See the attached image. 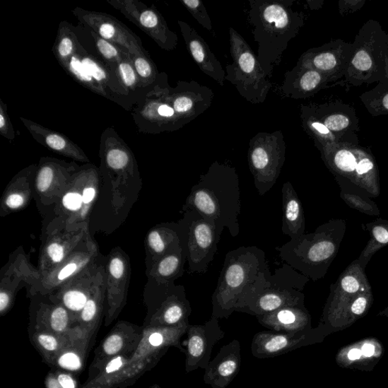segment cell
<instances>
[{
	"mask_svg": "<svg viewBox=\"0 0 388 388\" xmlns=\"http://www.w3.org/2000/svg\"><path fill=\"white\" fill-rule=\"evenodd\" d=\"M347 230L343 219H331L319 226L313 233L304 234L276 247L285 264L312 280L317 281L328 274L336 258Z\"/></svg>",
	"mask_w": 388,
	"mask_h": 388,
	"instance_id": "3",
	"label": "cell"
},
{
	"mask_svg": "<svg viewBox=\"0 0 388 388\" xmlns=\"http://www.w3.org/2000/svg\"><path fill=\"white\" fill-rule=\"evenodd\" d=\"M257 319L270 331L295 332L310 329V316L304 305L283 307Z\"/></svg>",
	"mask_w": 388,
	"mask_h": 388,
	"instance_id": "29",
	"label": "cell"
},
{
	"mask_svg": "<svg viewBox=\"0 0 388 388\" xmlns=\"http://www.w3.org/2000/svg\"><path fill=\"white\" fill-rule=\"evenodd\" d=\"M314 68L327 71L333 69L337 65V60L331 52H322L312 59Z\"/></svg>",
	"mask_w": 388,
	"mask_h": 388,
	"instance_id": "45",
	"label": "cell"
},
{
	"mask_svg": "<svg viewBox=\"0 0 388 388\" xmlns=\"http://www.w3.org/2000/svg\"><path fill=\"white\" fill-rule=\"evenodd\" d=\"M363 355L362 351L359 349H352L348 353V358L351 360H359Z\"/></svg>",
	"mask_w": 388,
	"mask_h": 388,
	"instance_id": "55",
	"label": "cell"
},
{
	"mask_svg": "<svg viewBox=\"0 0 388 388\" xmlns=\"http://www.w3.org/2000/svg\"><path fill=\"white\" fill-rule=\"evenodd\" d=\"M291 1H255L251 3L249 19L259 45L257 57L261 68L270 76L276 64L295 37L300 18L291 11Z\"/></svg>",
	"mask_w": 388,
	"mask_h": 388,
	"instance_id": "4",
	"label": "cell"
},
{
	"mask_svg": "<svg viewBox=\"0 0 388 388\" xmlns=\"http://www.w3.org/2000/svg\"><path fill=\"white\" fill-rule=\"evenodd\" d=\"M383 105L385 109L388 110V94H387L383 100Z\"/></svg>",
	"mask_w": 388,
	"mask_h": 388,
	"instance_id": "57",
	"label": "cell"
},
{
	"mask_svg": "<svg viewBox=\"0 0 388 388\" xmlns=\"http://www.w3.org/2000/svg\"><path fill=\"white\" fill-rule=\"evenodd\" d=\"M79 167L76 161L40 158L35 180V198L40 208L57 206Z\"/></svg>",
	"mask_w": 388,
	"mask_h": 388,
	"instance_id": "12",
	"label": "cell"
},
{
	"mask_svg": "<svg viewBox=\"0 0 388 388\" xmlns=\"http://www.w3.org/2000/svg\"><path fill=\"white\" fill-rule=\"evenodd\" d=\"M186 263L187 259L183 247L174 250L157 261L148 270L149 279L157 286L175 282L184 276Z\"/></svg>",
	"mask_w": 388,
	"mask_h": 388,
	"instance_id": "32",
	"label": "cell"
},
{
	"mask_svg": "<svg viewBox=\"0 0 388 388\" xmlns=\"http://www.w3.org/2000/svg\"><path fill=\"white\" fill-rule=\"evenodd\" d=\"M123 339L120 334H112L105 341L103 351L105 353L111 355L118 353L122 348Z\"/></svg>",
	"mask_w": 388,
	"mask_h": 388,
	"instance_id": "47",
	"label": "cell"
},
{
	"mask_svg": "<svg viewBox=\"0 0 388 388\" xmlns=\"http://www.w3.org/2000/svg\"><path fill=\"white\" fill-rule=\"evenodd\" d=\"M113 73L118 80L119 86L123 90L124 96L129 95L139 88V81L136 74L130 54L127 52L115 67Z\"/></svg>",
	"mask_w": 388,
	"mask_h": 388,
	"instance_id": "39",
	"label": "cell"
},
{
	"mask_svg": "<svg viewBox=\"0 0 388 388\" xmlns=\"http://www.w3.org/2000/svg\"><path fill=\"white\" fill-rule=\"evenodd\" d=\"M100 171L91 163L80 166L54 208V217L45 230L59 227L89 225L98 201Z\"/></svg>",
	"mask_w": 388,
	"mask_h": 388,
	"instance_id": "6",
	"label": "cell"
},
{
	"mask_svg": "<svg viewBox=\"0 0 388 388\" xmlns=\"http://www.w3.org/2000/svg\"><path fill=\"white\" fill-rule=\"evenodd\" d=\"M37 269L31 264L23 251L16 252L2 269L0 281V312L5 314L13 306L16 292L23 283L30 288L39 281Z\"/></svg>",
	"mask_w": 388,
	"mask_h": 388,
	"instance_id": "19",
	"label": "cell"
},
{
	"mask_svg": "<svg viewBox=\"0 0 388 388\" xmlns=\"http://www.w3.org/2000/svg\"><path fill=\"white\" fill-rule=\"evenodd\" d=\"M233 64L227 66L225 80L237 88L241 96L253 103L264 102L271 88L266 73L247 42L235 30L230 29Z\"/></svg>",
	"mask_w": 388,
	"mask_h": 388,
	"instance_id": "8",
	"label": "cell"
},
{
	"mask_svg": "<svg viewBox=\"0 0 388 388\" xmlns=\"http://www.w3.org/2000/svg\"><path fill=\"white\" fill-rule=\"evenodd\" d=\"M0 134L9 141H14L16 132L8 113L7 104L0 99Z\"/></svg>",
	"mask_w": 388,
	"mask_h": 388,
	"instance_id": "44",
	"label": "cell"
},
{
	"mask_svg": "<svg viewBox=\"0 0 388 388\" xmlns=\"http://www.w3.org/2000/svg\"><path fill=\"white\" fill-rule=\"evenodd\" d=\"M39 314L40 319L52 331L61 334L66 332L69 329L71 318L68 310L61 304L55 303L52 306H43Z\"/></svg>",
	"mask_w": 388,
	"mask_h": 388,
	"instance_id": "38",
	"label": "cell"
},
{
	"mask_svg": "<svg viewBox=\"0 0 388 388\" xmlns=\"http://www.w3.org/2000/svg\"><path fill=\"white\" fill-rule=\"evenodd\" d=\"M100 157V175L110 183L112 203L119 208L125 203L122 189L141 184L138 163L129 145L112 127L101 134Z\"/></svg>",
	"mask_w": 388,
	"mask_h": 388,
	"instance_id": "7",
	"label": "cell"
},
{
	"mask_svg": "<svg viewBox=\"0 0 388 388\" xmlns=\"http://www.w3.org/2000/svg\"><path fill=\"white\" fill-rule=\"evenodd\" d=\"M154 286L159 292L160 300L153 317L154 326L174 327L189 324L192 308L187 298L185 288L175 286L174 282Z\"/></svg>",
	"mask_w": 388,
	"mask_h": 388,
	"instance_id": "18",
	"label": "cell"
},
{
	"mask_svg": "<svg viewBox=\"0 0 388 388\" xmlns=\"http://www.w3.org/2000/svg\"><path fill=\"white\" fill-rule=\"evenodd\" d=\"M312 128L323 135H328L330 134V131L327 128V126L319 122H312Z\"/></svg>",
	"mask_w": 388,
	"mask_h": 388,
	"instance_id": "53",
	"label": "cell"
},
{
	"mask_svg": "<svg viewBox=\"0 0 388 388\" xmlns=\"http://www.w3.org/2000/svg\"><path fill=\"white\" fill-rule=\"evenodd\" d=\"M79 57L93 79L107 93L108 99L113 100L114 95H124L117 76L106 63L90 54L83 47L79 52Z\"/></svg>",
	"mask_w": 388,
	"mask_h": 388,
	"instance_id": "33",
	"label": "cell"
},
{
	"mask_svg": "<svg viewBox=\"0 0 388 388\" xmlns=\"http://www.w3.org/2000/svg\"><path fill=\"white\" fill-rule=\"evenodd\" d=\"M107 299V274L106 267L102 264L98 278L94 282L89 298L85 308L81 311L79 319L83 324H90L99 317Z\"/></svg>",
	"mask_w": 388,
	"mask_h": 388,
	"instance_id": "36",
	"label": "cell"
},
{
	"mask_svg": "<svg viewBox=\"0 0 388 388\" xmlns=\"http://www.w3.org/2000/svg\"><path fill=\"white\" fill-rule=\"evenodd\" d=\"M177 224L189 274H206L217 253L221 235L213 223L194 211L184 212Z\"/></svg>",
	"mask_w": 388,
	"mask_h": 388,
	"instance_id": "9",
	"label": "cell"
},
{
	"mask_svg": "<svg viewBox=\"0 0 388 388\" xmlns=\"http://www.w3.org/2000/svg\"><path fill=\"white\" fill-rule=\"evenodd\" d=\"M324 124L329 131H337L348 128L349 120L343 114H333L324 120Z\"/></svg>",
	"mask_w": 388,
	"mask_h": 388,
	"instance_id": "48",
	"label": "cell"
},
{
	"mask_svg": "<svg viewBox=\"0 0 388 388\" xmlns=\"http://www.w3.org/2000/svg\"><path fill=\"white\" fill-rule=\"evenodd\" d=\"M269 274L263 249L256 246H242L229 251L212 297V317H230L235 312L237 303Z\"/></svg>",
	"mask_w": 388,
	"mask_h": 388,
	"instance_id": "2",
	"label": "cell"
},
{
	"mask_svg": "<svg viewBox=\"0 0 388 388\" xmlns=\"http://www.w3.org/2000/svg\"><path fill=\"white\" fill-rule=\"evenodd\" d=\"M130 55L139 81L140 88L151 86L158 76V71L148 52L145 54Z\"/></svg>",
	"mask_w": 388,
	"mask_h": 388,
	"instance_id": "41",
	"label": "cell"
},
{
	"mask_svg": "<svg viewBox=\"0 0 388 388\" xmlns=\"http://www.w3.org/2000/svg\"><path fill=\"white\" fill-rule=\"evenodd\" d=\"M248 161L257 190L260 196H264L276 184L286 161L282 134L256 135L250 141Z\"/></svg>",
	"mask_w": 388,
	"mask_h": 388,
	"instance_id": "10",
	"label": "cell"
},
{
	"mask_svg": "<svg viewBox=\"0 0 388 388\" xmlns=\"http://www.w3.org/2000/svg\"><path fill=\"white\" fill-rule=\"evenodd\" d=\"M148 270L157 261L182 247L180 226L177 223H163L153 228L145 240Z\"/></svg>",
	"mask_w": 388,
	"mask_h": 388,
	"instance_id": "28",
	"label": "cell"
},
{
	"mask_svg": "<svg viewBox=\"0 0 388 388\" xmlns=\"http://www.w3.org/2000/svg\"><path fill=\"white\" fill-rule=\"evenodd\" d=\"M58 380L62 388H76L75 381L73 380L68 375H59L58 377Z\"/></svg>",
	"mask_w": 388,
	"mask_h": 388,
	"instance_id": "52",
	"label": "cell"
},
{
	"mask_svg": "<svg viewBox=\"0 0 388 388\" xmlns=\"http://www.w3.org/2000/svg\"><path fill=\"white\" fill-rule=\"evenodd\" d=\"M132 117L138 130L143 134L172 131L184 124L169 104L150 92L134 109Z\"/></svg>",
	"mask_w": 388,
	"mask_h": 388,
	"instance_id": "17",
	"label": "cell"
},
{
	"mask_svg": "<svg viewBox=\"0 0 388 388\" xmlns=\"http://www.w3.org/2000/svg\"><path fill=\"white\" fill-rule=\"evenodd\" d=\"M362 228L370 235L368 243L358 258L359 263L365 269L377 252L388 246V220L377 218L372 223L363 224Z\"/></svg>",
	"mask_w": 388,
	"mask_h": 388,
	"instance_id": "37",
	"label": "cell"
},
{
	"mask_svg": "<svg viewBox=\"0 0 388 388\" xmlns=\"http://www.w3.org/2000/svg\"><path fill=\"white\" fill-rule=\"evenodd\" d=\"M124 365V360L122 356H118L112 360L106 367V372L111 374L119 371Z\"/></svg>",
	"mask_w": 388,
	"mask_h": 388,
	"instance_id": "51",
	"label": "cell"
},
{
	"mask_svg": "<svg viewBox=\"0 0 388 388\" xmlns=\"http://www.w3.org/2000/svg\"><path fill=\"white\" fill-rule=\"evenodd\" d=\"M313 335L311 329L295 332L260 331L252 340L251 353L258 359L274 358L310 343Z\"/></svg>",
	"mask_w": 388,
	"mask_h": 388,
	"instance_id": "20",
	"label": "cell"
},
{
	"mask_svg": "<svg viewBox=\"0 0 388 388\" xmlns=\"http://www.w3.org/2000/svg\"><path fill=\"white\" fill-rule=\"evenodd\" d=\"M90 33L102 60L106 63L113 72L115 67L123 59L124 55L127 54V52L111 43V42L102 38L93 30H90Z\"/></svg>",
	"mask_w": 388,
	"mask_h": 388,
	"instance_id": "40",
	"label": "cell"
},
{
	"mask_svg": "<svg viewBox=\"0 0 388 388\" xmlns=\"http://www.w3.org/2000/svg\"><path fill=\"white\" fill-rule=\"evenodd\" d=\"M309 281L287 264H283L274 275L270 274L261 278L237 303L235 312L257 317L283 307L304 305L305 296L302 291Z\"/></svg>",
	"mask_w": 388,
	"mask_h": 388,
	"instance_id": "5",
	"label": "cell"
},
{
	"mask_svg": "<svg viewBox=\"0 0 388 388\" xmlns=\"http://www.w3.org/2000/svg\"><path fill=\"white\" fill-rule=\"evenodd\" d=\"M107 3L142 30L161 49L170 51L176 48L177 36L154 6H148L139 0H108Z\"/></svg>",
	"mask_w": 388,
	"mask_h": 388,
	"instance_id": "13",
	"label": "cell"
},
{
	"mask_svg": "<svg viewBox=\"0 0 388 388\" xmlns=\"http://www.w3.org/2000/svg\"><path fill=\"white\" fill-rule=\"evenodd\" d=\"M241 365V347L233 340L223 346L205 370L204 382L212 388H226L237 375Z\"/></svg>",
	"mask_w": 388,
	"mask_h": 388,
	"instance_id": "24",
	"label": "cell"
},
{
	"mask_svg": "<svg viewBox=\"0 0 388 388\" xmlns=\"http://www.w3.org/2000/svg\"><path fill=\"white\" fill-rule=\"evenodd\" d=\"M322 76L317 70L308 69L295 82V87L302 92H312L316 90L322 82Z\"/></svg>",
	"mask_w": 388,
	"mask_h": 388,
	"instance_id": "43",
	"label": "cell"
},
{
	"mask_svg": "<svg viewBox=\"0 0 388 388\" xmlns=\"http://www.w3.org/2000/svg\"><path fill=\"white\" fill-rule=\"evenodd\" d=\"M353 64L358 70L368 71L372 67V59L368 52L360 50L354 57Z\"/></svg>",
	"mask_w": 388,
	"mask_h": 388,
	"instance_id": "49",
	"label": "cell"
},
{
	"mask_svg": "<svg viewBox=\"0 0 388 388\" xmlns=\"http://www.w3.org/2000/svg\"><path fill=\"white\" fill-rule=\"evenodd\" d=\"M361 351L363 355L366 356V358H371V356L375 353V347L372 344L365 343L363 346Z\"/></svg>",
	"mask_w": 388,
	"mask_h": 388,
	"instance_id": "54",
	"label": "cell"
},
{
	"mask_svg": "<svg viewBox=\"0 0 388 388\" xmlns=\"http://www.w3.org/2000/svg\"><path fill=\"white\" fill-rule=\"evenodd\" d=\"M81 47L74 27L66 20H62L59 25L52 52L63 69L66 70L71 59L78 54Z\"/></svg>",
	"mask_w": 388,
	"mask_h": 388,
	"instance_id": "34",
	"label": "cell"
},
{
	"mask_svg": "<svg viewBox=\"0 0 388 388\" xmlns=\"http://www.w3.org/2000/svg\"><path fill=\"white\" fill-rule=\"evenodd\" d=\"M340 186V196L346 204L361 213L370 216L381 214L379 206L372 198L350 182L337 177Z\"/></svg>",
	"mask_w": 388,
	"mask_h": 388,
	"instance_id": "35",
	"label": "cell"
},
{
	"mask_svg": "<svg viewBox=\"0 0 388 388\" xmlns=\"http://www.w3.org/2000/svg\"><path fill=\"white\" fill-rule=\"evenodd\" d=\"M365 269L356 259L342 272L331 286L327 310L342 307L348 310L363 292L372 289Z\"/></svg>",
	"mask_w": 388,
	"mask_h": 388,
	"instance_id": "22",
	"label": "cell"
},
{
	"mask_svg": "<svg viewBox=\"0 0 388 388\" xmlns=\"http://www.w3.org/2000/svg\"><path fill=\"white\" fill-rule=\"evenodd\" d=\"M281 192L282 233L289 236L290 240H295L305 234L306 219L302 205L290 182H286L283 185Z\"/></svg>",
	"mask_w": 388,
	"mask_h": 388,
	"instance_id": "31",
	"label": "cell"
},
{
	"mask_svg": "<svg viewBox=\"0 0 388 388\" xmlns=\"http://www.w3.org/2000/svg\"><path fill=\"white\" fill-rule=\"evenodd\" d=\"M182 2L199 24L208 31H213L211 18H209L204 4L200 0H182Z\"/></svg>",
	"mask_w": 388,
	"mask_h": 388,
	"instance_id": "42",
	"label": "cell"
},
{
	"mask_svg": "<svg viewBox=\"0 0 388 388\" xmlns=\"http://www.w3.org/2000/svg\"><path fill=\"white\" fill-rule=\"evenodd\" d=\"M185 371L205 370L211 362L214 346L224 339L218 319L211 317L204 324H189L187 330Z\"/></svg>",
	"mask_w": 388,
	"mask_h": 388,
	"instance_id": "16",
	"label": "cell"
},
{
	"mask_svg": "<svg viewBox=\"0 0 388 388\" xmlns=\"http://www.w3.org/2000/svg\"><path fill=\"white\" fill-rule=\"evenodd\" d=\"M37 341L41 347L47 351H55L59 348L58 340L54 335L49 334L43 333L39 334Z\"/></svg>",
	"mask_w": 388,
	"mask_h": 388,
	"instance_id": "50",
	"label": "cell"
},
{
	"mask_svg": "<svg viewBox=\"0 0 388 388\" xmlns=\"http://www.w3.org/2000/svg\"><path fill=\"white\" fill-rule=\"evenodd\" d=\"M79 22L102 38L117 45L131 55L148 54L140 37L117 18L106 13L89 11L76 7L72 11Z\"/></svg>",
	"mask_w": 388,
	"mask_h": 388,
	"instance_id": "15",
	"label": "cell"
},
{
	"mask_svg": "<svg viewBox=\"0 0 388 388\" xmlns=\"http://www.w3.org/2000/svg\"><path fill=\"white\" fill-rule=\"evenodd\" d=\"M37 165H30L17 173L8 184L0 203V216H7L25 208L35 198Z\"/></svg>",
	"mask_w": 388,
	"mask_h": 388,
	"instance_id": "25",
	"label": "cell"
},
{
	"mask_svg": "<svg viewBox=\"0 0 388 388\" xmlns=\"http://www.w3.org/2000/svg\"><path fill=\"white\" fill-rule=\"evenodd\" d=\"M102 264L99 261L66 283L49 295L50 300L61 304L70 313L71 318L79 317L89 298Z\"/></svg>",
	"mask_w": 388,
	"mask_h": 388,
	"instance_id": "23",
	"label": "cell"
},
{
	"mask_svg": "<svg viewBox=\"0 0 388 388\" xmlns=\"http://www.w3.org/2000/svg\"><path fill=\"white\" fill-rule=\"evenodd\" d=\"M58 363L62 369L69 371H78L82 365L80 356L73 352L66 353L60 355Z\"/></svg>",
	"mask_w": 388,
	"mask_h": 388,
	"instance_id": "46",
	"label": "cell"
},
{
	"mask_svg": "<svg viewBox=\"0 0 388 388\" xmlns=\"http://www.w3.org/2000/svg\"><path fill=\"white\" fill-rule=\"evenodd\" d=\"M181 28L187 49L196 61L199 68L208 76L223 86L225 81V71L221 63L216 59L205 40L197 34L194 28L180 20Z\"/></svg>",
	"mask_w": 388,
	"mask_h": 388,
	"instance_id": "27",
	"label": "cell"
},
{
	"mask_svg": "<svg viewBox=\"0 0 388 388\" xmlns=\"http://www.w3.org/2000/svg\"><path fill=\"white\" fill-rule=\"evenodd\" d=\"M47 384L48 388H62L59 380L54 379V377H49Z\"/></svg>",
	"mask_w": 388,
	"mask_h": 388,
	"instance_id": "56",
	"label": "cell"
},
{
	"mask_svg": "<svg viewBox=\"0 0 388 388\" xmlns=\"http://www.w3.org/2000/svg\"><path fill=\"white\" fill-rule=\"evenodd\" d=\"M107 300L110 318L115 317L127 300L131 267L129 257L119 247L113 249L106 266Z\"/></svg>",
	"mask_w": 388,
	"mask_h": 388,
	"instance_id": "21",
	"label": "cell"
},
{
	"mask_svg": "<svg viewBox=\"0 0 388 388\" xmlns=\"http://www.w3.org/2000/svg\"><path fill=\"white\" fill-rule=\"evenodd\" d=\"M88 235L89 225H87L45 230L37 268L40 278L60 265Z\"/></svg>",
	"mask_w": 388,
	"mask_h": 388,
	"instance_id": "14",
	"label": "cell"
},
{
	"mask_svg": "<svg viewBox=\"0 0 388 388\" xmlns=\"http://www.w3.org/2000/svg\"><path fill=\"white\" fill-rule=\"evenodd\" d=\"M100 249L90 234L72 253L44 278L29 288L30 295H50L83 271L98 263Z\"/></svg>",
	"mask_w": 388,
	"mask_h": 388,
	"instance_id": "11",
	"label": "cell"
},
{
	"mask_svg": "<svg viewBox=\"0 0 388 388\" xmlns=\"http://www.w3.org/2000/svg\"><path fill=\"white\" fill-rule=\"evenodd\" d=\"M20 120L34 139L45 148L76 162L90 163L86 152L65 134L51 130L24 117H20Z\"/></svg>",
	"mask_w": 388,
	"mask_h": 388,
	"instance_id": "26",
	"label": "cell"
},
{
	"mask_svg": "<svg viewBox=\"0 0 388 388\" xmlns=\"http://www.w3.org/2000/svg\"><path fill=\"white\" fill-rule=\"evenodd\" d=\"M194 211L213 223L222 235L227 229L233 237L240 234L241 213L240 180L235 167L214 163L192 187L182 212Z\"/></svg>",
	"mask_w": 388,
	"mask_h": 388,
	"instance_id": "1",
	"label": "cell"
},
{
	"mask_svg": "<svg viewBox=\"0 0 388 388\" xmlns=\"http://www.w3.org/2000/svg\"><path fill=\"white\" fill-rule=\"evenodd\" d=\"M186 86V83L181 82L180 85L178 83L176 88L157 85L149 91L169 104L184 124L194 119L206 110L197 106V95H200L199 92L195 93L194 91H188L185 90Z\"/></svg>",
	"mask_w": 388,
	"mask_h": 388,
	"instance_id": "30",
	"label": "cell"
}]
</instances>
